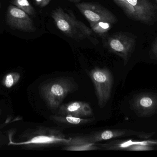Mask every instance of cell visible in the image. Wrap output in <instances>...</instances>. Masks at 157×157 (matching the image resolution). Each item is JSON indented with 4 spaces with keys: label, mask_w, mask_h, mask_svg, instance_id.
<instances>
[{
    "label": "cell",
    "mask_w": 157,
    "mask_h": 157,
    "mask_svg": "<svg viewBox=\"0 0 157 157\" xmlns=\"http://www.w3.org/2000/svg\"><path fill=\"white\" fill-rule=\"evenodd\" d=\"M51 16L57 28L68 37L76 41L87 38L94 44L98 43L91 29L78 20L71 12L58 7L52 11Z\"/></svg>",
    "instance_id": "obj_1"
},
{
    "label": "cell",
    "mask_w": 157,
    "mask_h": 157,
    "mask_svg": "<svg viewBox=\"0 0 157 157\" xmlns=\"http://www.w3.org/2000/svg\"><path fill=\"white\" fill-rule=\"evenodd\" d=\"M74 79L69 77H59L47 82L40 87V93L50 108H58L65 97L78 89Z\"/></svg>",
    "instance_id": "obj_2"
},
{
    "label": "cell",
    "mask_w": 157,
    "mask_h": 157,
    "mask_svg": "<svg viewBox=\"0 0 157 157\" xmlns=\"http://www.w3.org/2000/svg\"><path fill=\"white\" fill-rule=\"evenodd\" d=\"M89 76L95 86L99 106L104 108L111 94L113 84L111 73L107 68L96 67L89 72Z\"/></svg>",
    "instance_id": "obj_3"
},
{
    "label": "cell",
    "mask_w": 157,
    "mask_h": 157,
    "mask_svg": "<svg viewBox=\"0 0 157 157\" xmlns=\"http://www.w3.org/2000/svg\"><path fill=\"white\" fill-rule=\"evenodd\" d=\"M71 141V137L66 138L60 131L49 128H42L36 131L31 138L25 142L15 143L10 142L13 145H25L31 146H49L63 145H67Z\"/></svg>",
    "instance_id": "obj_4"
},
{
    "label": "cell",
    "mask_w": 157,
    "mask_h": 157,
    "mask_svg": "<svg viewBox=\"0 0 157 157\" xmlns=\"http://www.w3.org/2000/svg\"><path fill=\"white\" fill-rule=\"evenodd\" d=\"M151 134V133H145L144 132H139L129 130H105L92 133L87 135H78L71 137V142L68 145L78 143H96L101 141L129 135H136L141 138H146L150 137Z\"/></svg>",
    "instance_id": "obj_5"
},
{
    "label": "cell",
    "mask_w": 157,
    "mask_h": 157,
    "mask_svg": "<svg viewBox=\"0 0 157 157\" xmlns=\"http://www.w3.org/2000/svg\"><path fill=\"white\" fill-rule=\"evenodd\" d=\"M75 6L88 21L90 26L101 21L115 24L117 18L109 9L95 2H78Z\"/></svg>",
    "instance_id": "obj_6"
},
{
    "label": "cell",
    "mask_w": 157,
    "mask_h": 157,
    "mask_svg": "<svg viewBox=\"0 0 157 157\" xmlns=\"http://www.w3.org/2000/svg\"><path fill=\"white\" fill-rule=\"evenodd\" d=\"M103 45L111 52L121 57L126 64L132 48V40L123 33H115L103 38Z\"/></svg>",
    "instance_id": "obj_7"
},
{
    "label": "cell",
    "mask_w": 157,
    "mask_h": 157,
    "mask_svg": "<svg viewBox=\"0 0 157 157\" xmlns=\"http://www.w3.org/2000/svg\"><path fill=\"white\" fill-rule=\"evenodd\" d=\"M6 22L11 27L24 32L32 33L36 29L29 15L12 4L9 6L6 11Z\"/></svg>",
    "instance_id": "obj_8"
},
{
    "label": "cell",
    "mask_w": 157,
    "mask_h": 157,
    "mask_svg": "<svg viewBox=\"0 0 157 157\" xmlns=\"http://www.w3.org/2000/svg\"><path fill=\"white\" fill-rule=\"evenodd\" d=\"M131 106L138 116H150L157 112V96L150 93L139 94L134 98Z\"/></svg>",
    "instance_id": "obj_9"
},
{
    "label": "cell",
    "mask_w": 157,
    "mask_h": 157,
    "mask_svg": "<svg viewBox=\"0 0 157 157\" xmlns=\"http://www.w3.org/2000/svg\"><path fill=\"white\" fill-rule=\"evenodd\" d=\"M59 114L85 118L93 116V112L88 103L76 101L62 105L59 108Z\"/></svg>",
    "instance_id": "obj_10"
},
{
    "label": "cell",
    "mask_w": 157,
    "mask_h": 157,
    "mask_svg": "<svg viewBox=\"0 0 157 157\" xmlns=\"http://www.w3.org/2000/svg\"><path fill=\"white\" fill-rule=\"evenodd\" d=\"M50 118L56 122L67 125H83L90 123L95 120V119L93 118L86 119L70 115H54L51 116Z\"/></svg>",
    "instance_id": "obj_11"
},
{
    "label": "cell",
    "mask_w": 157,
    "mask_h": 157,
    "mask_svg": "<svg viewBox=\"0 0 157 157\" xmlns=\"http://www.w3.org/2000/svg\"><path fill=\"white\" fill-rule=\"evenodd\" d=\"M135 142L129 140L127 141H115L100 145V147L103 149L109 150H126Z\"/></svg>",
    "instance_id": "obj_12"
},
{
    "label": "cell",
    "mask_w": 157,
    "mask_h": 157,
    "mask_svg": "<svg viewBox=\"0 0 157 157\" xmlns=\"http://www.w3.org/2000/svg\"><path fill=\"white\" fill-rule=\"evenodd\" d=\"M113 24L109 22L101 21L94 24L90 28L94 33L103 38L108 35V32L112 27Z\"/></svg>",
    "instance_id": "obj_13"
},
{
    "label": "cell",
    "mask_w": 157,
    "mask_h": 157,
    "mask_svg": "<svg viewBox=\"0 0 157 157\" xmlns=\"http://www.w3.org/2000/svg\"><path fill=\"white\" fill-rule=\"evenodd\" d=\"M96 143H78L65 146L64 149L67 151H90L100 149Z\"/></svg>",
    "instance_id": "obj_14"
},
{
    "label": "cell",
    "mask_w": 157,
    "mask_h": 157,
    "mask_svg": "<svg viewBox=\"0 0 157 157\" xmlns=\"http://www.w3.org/2000/svg\"><path fill=\"white\" fill-rule=\"evenodd\" d=\"M11 3L25 12L29 15L36 16V10L28 0H12Z\"/></svg>",
    "instance_id": "obj_15"
},
{
    "label": "cell",
    "mask_w": 157,
    "mask_h": 157,
    "mask_svg": "<svg viewBox=\"0 0 157 157\" xmlns=\"http://www.w3.org/2000/svg\"><path fill=\"white\" fill-rule=\"evenodd\" d=\"M154 148L147 145V142H135L133 144L129 147L126 150L128 151H142L153 150Z\"/></svg>",
    "instance_id": "obj_16"
},
{
    "label": "cell",
    "mask_w": 157,
    "mask_h": 157,
    "mask_svg": "<svg viewBox=\"0 0 157 157\" xmlns=\"http://www.w3.org/2000/svg\"><path fill=\"white\" fill-rule=\"evenodd\" d=\"M19 77L20 76L17 73H11L8 74L4 79V84L6 87L10 88L18 82Z\"/></svg>",
    "instance_id": "obj_17"
},
{
    "label": "cell",
    "mask_w": 157,
    "mask_h": 157,
    "mask_svg": "<svg viewBox=\"0 0 157 157\" xmlns=\"http://www.w3.org/2000/svg\"><path fill=\"white\" fill-rule=\"evenodd\" d=\"M117 5L122 8L125 14L129 16L133 15V11L130 7L126 0H113Z\"/></svg>",
    "instance_id": "obj_18"
},
{
    "label": "cell",
    "mask_w": 157,
    "mask_h": 157,
    "mask_svg": "<svg viewBox=\"0 0 157 157\" xmlns=\"http://www.w3.org/2000/svg\"><path fill=\"white\" fill-rule=\"evenodd\" d=\"M51 1L52 0H35L36 4L41 7L47 6Z\"/></svg>",
    "instance_id": "obj_19"
},
{
    "label": "cell",
    "mask_w": 157,
    "mask_h": 157,
    "mask_svg": "<svg viewBox=\"0 0 157 157\" xmlns=\"http://www.w3.org/2000/svg\"><path fill=\"white\" fill-rule=\"evenodd\" d=\"M69 1L71 2H74L76 3L79 2L81 0H69Z\"/></svg>",
    "instance_id": "obj_20"
},
{
    "label": "cell",
    "mask_w": 157,
    "mask_h": 157,
    "mask_svg": "<svg viewBox=\"0 0 157 157\" xmlns=\"http://www.w3.org/2000/svg\"><path fill=\"white\" fill-rule=\"evenodd\" d=\"M3 143L4 142H3V140H2L1 137H0V145H1L3 144Z\"/></svg>",
    "instance_id": "obj_21"
}]
</instances>
